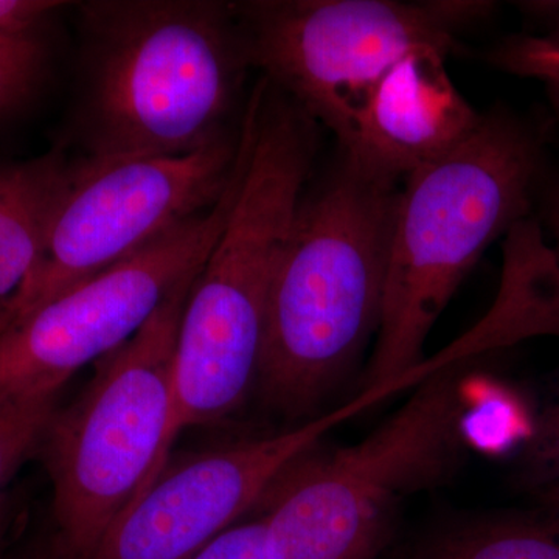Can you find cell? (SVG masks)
<instances>
[{"mask_svg":"<svg viewBox=\"0 0 559 559\" xmlns=\"http://www.w3.org/2000/svg\"><path fill=\"white\" fill-rule=\"evenodd\" d=\"M319 124L261 79L240 121V179L202 264L178 336L175 399L162 469L182 430L237 412L255 388L272 280L310 182Z\"/></svg>","mask_w":559,"mask_h":559,"instance_id":"cell-1","label":"cell"},{"mask_svg":"<svg viewBox=\"0 0 559 559\" xmlns=\"http://www.w3.org/2000/svg\"><path fill=\"white\" fill-rule=\"evenodd\" d=\"M79 27L80 157L182 156L234 132L250 66L230 2L91 0Z\"/></svg>","mask_w":559,"mask_h":559,"instance_id":"cell-2","label":"cell"},{"mask_svg":"<svg viewBox=\"0 0 559 559\" xmlns=\"http://www.w3.org/2000/svg\"><path fill=\"white\" fill-rule=\"evenodd\" d=\"M400 191L342 150L305 189L267 300L253 388L264 406L311 414L377 336Z\"/></svg>","mask_w":559,"mask_h":559,"instance_id":"cell-3","label":"cell"},{"mask_svg":"<svg viewBox=\"0 0 559 559\" xmlns=\"http://www.w3.org/2000/svg\"><path fill=\"white\" fill-rule=\"evenodd\" d=\"M544 170V128L496 109L462 145L401 182L362 390L423 366L430 331L460 283L499 235L532 216Z\"/></svg>","mask_w":559,"mask_h":559,"instance_id":"cell-4","label":"cell"},{"mask_svg":"<svg viewBox=\"0 0 559 559\" xmlns=\"http://www.w3.org/2000/svg\"><path fill=\"white\" fill-rule=\"evenodd\" d=\"M466 362L419 382L366 439L311 448L283 469L257 506L272 559H381L400 507L462 466L459 380Z\"/></svg>","mask_w":559,"mask_h":559,"instance_id":"cell-5","label":"cell"},{"mask_svg":"<svg viewBox=\"0 0 559 559\" xmlns=\"http://www.w3.org/2000/svg\"><path fill=\"white\" fill-rule=\"evenodd\" d=\"M200 270L173 288L130 341L95 362L87 388L47 426L38 451L66 559H91L121 511L159 476L180 320Z\"/></svg>","mask_w":559,"mask_h":559,"instance_id":"cell-6","label":"cell"},{"mask_svg":"<svg viewBox=\"0 0 559 559\" xmlns=\"http://www.w3.org/2000/svg\"><path fill=\"white\" fill-rule=\"evenodd\" d=\"M471 0H249L230 2L250 69L347 145L360 109L401 58L450 55L459 32L487 20Z\"/></svg>","mask_w":559,"mask_h":559,"instance_id":"cell-7","label":"cell"},{"mask_svg":"<svg viewBox=\"0 0 559 559\" xmlns=\"http://www.w3.org/2000/svg\"><path fill=\"white\" fill-rule=\"evenodd\" d=\"M240 127L182 156L94 164L75 157L35 270L0 308V333L215 207L237 167Z\"/></svg>","mask_w":559,"mask_h":559,"instance_id":"cell-8","label":"cell"},{"mask_svg":"<svg viewBox=\"0 0 559 559\" xmlns=\"http://www.w3.org/2000/svg\"><path fill=\"white\" fill-rule=\"evenodd\" d=\"M238 179L240 156L215 207L176 224L0 333V403L60 392L76 371L130 341L173 288L207 260L229 218Z\"/></svg>","mask_w":559,"mask_h":559,"instance_id":"cell-9","label":"cell"},{"mask_svg":"<svg viewBox=\"0 0 559 559\" xmlns=\"http://www.w3.org/2000/svg\"><path fill=\"white\" fill-rule=\"evenodd\" d=\"M360 390L347 406L299 428L241 441L165 465L143 495L121 511L91 559H191L250 510L286 466L318 447L330 429L388 400Z\"/></svg>","mask_w":559,"mask_h":559,"instance_id":"cell-10","label":"cell"},{"mask_svg":"<svg viewBox=\"0 0 559 559\" xmlns=\"http://www.w3.org/2000/svg\"><path fill=\"white\" fill-rule=\"evenodd\" d=\"M450 55L421 47L401 58L374 86L342 151L403 182L447 156L479 128V112L447 70Z\"/></svg>","mask_w":559,"mask_h":559,"instance_id":"cell-11","label":"cell"},{"mask_svg":"<svg viewBox=\"0 0 559 559\" xmlns=\"http://www.w3.org/2000/svg\"><path fill=\"white\" fill-rule=\"evenodd\" d=\"M72 170L62 146L28 160H0V308L35 270Z\"/></svg>","mask_w":559,"mask_h":559,"instance_id":"cell-12","label":"cell"},{"mask_svg":"<svg viewBox=\"0 0 559 559\" xmlns=\"http://www.w3.org/2000/svg\"><path fill=\"white\" fill-rule=\"evenodd\" d=\"M409 559H559V507L460 522L433 535Z\"/></svg>","mask_w":559,"mask_h":559,"instance_id":"cell-13","label":"cell"},{"mask_svg":"<svg viewBox=\"0 0 559 559\" xmlns=\"http://www.w3.org/2000/svg\"><path fill=\"white\" fill-rule=\"evenodd\" d=\"M58 396L60 392H39L0 403V495L25 459L39 450Z\"/></svg>","mask_w":559,"mask_h":559,"instance_id":"cell-14","label":"cell"},{"mask_svg":"<svg viewBox=\"0 0 559 559\" xmlns=\"http://www.w3.org/2000/svg\"><path fill=\"white\" fill-rule=\"evenodd\" d=\"M50 58L47 38L0 35V123L35 100L49 75Z\"/></svg>","mask_w":559,"mask_h":559,"instance_id":"cell-15","label":"cell"},{"mask_svg":"<svg viewBox=\"0 0 559 559\" xmlns=\"http://www.w3.org/2000/svg\"><path fill=\"white\" fill-rule=\"evenodd\" d=\"M516 481L539 507H559V390L524 441Z\"/></svg>","mask_w":559,"mask_h":559,"instance_id":"cell-16","label":"cell"},{"mask_svg":"<svg viewBox=\"0 0 559 559\" xmlns=\"http://www.w3.org/2000/svg\"><path fill=\"white\" fill-rule=\"evenodd\" d=\"M491 60L500 69L532 79H539L543 73L559 68V9L549 35L511 38L491 55Z\"/></svg>","mask_w":559,"mask_h":559,"instance_id":"cell-17","label":"cell"},{"mask_svg":"<svg viewBox=\"0 0 559 559\" xmlns=\"http://www.w3.org/2000/svg\"><path fill=\"white\" fill-rule=\"evenodd\" d=\"M191 559H272L266 520L260 514L234 525Z\"/></svg>","mask_w":559,"mask_h":559,"instance_id":"cell-18","label":"cell"},{"mask_svg":"<svg viewBox=\"0 0 559 559\" xmlns=\"http://www.w3.org/2000/svg\"><path fill=\"white\" fill-rule=\"evenodd\" d=\"M66 5L53 0H0V35L47 38L51 22Z\"/></svg>","mask_w":559,"mask_h":559,"instance_id":"cell-19","label":"cell"},{"mask_svg":"<svg viewBox=\"0 0 559 559\" xmlns=\"http://www.w3.org/2000/svg\"><path fill=\"white\" fill-rule=\"evenodd\" d=\"M539 197V226L559 266V176L544 182Z\"/></svg>","mask_w":559,"mask_h":559,"instance_id":"cell-20","label":"cell"},{"mask_svg":"<svg viewBox=\"0 0 559 559\" xmlns=\"http://www.w3.org/2000/svg\"><path fill=\"white\" fill-rule=\"evenodd\" d=\"M538 80L544 81V84H546L551 106H554V110L559 119V68L543 73Z\"/></svg>","mask_w":559,"mask_h":559,"instance_id":"cell-21","label":"cell"},{"mask_svg":"<svg viewBox=\"0 0 559 559\" xmlns=\"http://www.w3.org/2000/svg\"><path fill=\"white\" fill-rule=\"evenodd\" d=\"M11 510H13V506H11L10 498L5 492H2L0 495V546H2L3 538H5L7 530H9Z\"/></svg>","mask_w":559,"mask_h":559,"instance_id":"cell-22","label":"cell"},{"mask_svg":"<svg viewBox=\"0 0 559 559\" xmlns=\"http://www.w3.org/2000/svg\"><path fill=\"white\" fill-rule=\"evenodd\" d=\"M38 559H66V558L62 557V555L60 554V550H58L57 547H55V550L51 551L50 555H46V557H40Z\"/></svg>","mask_w":559,"mask_h":559,"instance_id":"cell-23","label":"cell"},{"mask_svg":"<svg viewBox=\"0 0 559 559\" xmlns=\"http://www.w3.org/2000/svg\"><path fill=\"white\" fill-rule=\"evenodd\" d=\"M407 559H409V558H407Z\"/></svg>","mask_w":559,"mask_h":559,"instance_id":"cell-24","label":"cell"}]
</instances>
